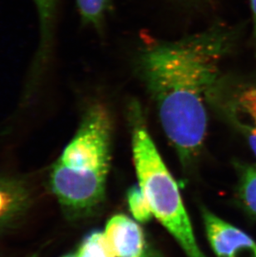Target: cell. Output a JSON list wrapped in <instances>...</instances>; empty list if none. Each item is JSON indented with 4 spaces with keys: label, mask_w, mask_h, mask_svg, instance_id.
<instances>
[{
    "label": "cell",
    "mask_w": 256,
    "mask_h": 257,
    "mask_svg": "<svg viewBox=\"0 0 256 257\" xmlns=\"http://www.w3.org/2000/svg\"><path fill=\"white\" fill-rule=\"evenodd\" d=\"M111 120L105 106L85 112L72 140L53 163L49 187L70 220L83 218L105 197L111 153Z\"/></svg>",
    "instance_id": "obj_2"
},
{
    "label": "cell",
    "mask_w": 256,
    "mask_h": 257,
    "mask_svg": "<svg viewBox=\"0 0 256 257\" xmlns=\"http://www.w3.org/2000/svg\"><path fill=\"white\" fill-rule=\"evenodd\" d=\"M103 234L116 257H143L147 252L143 229L126 215L112 216Z\"/></svg>",
    "instance_id": "obj_5"
},
{
    "label": "cell",
    "mask_w": 256,
    "mask_h": 257,
    "mask_svg": "<svg viewBox=\"0 0 256 257\" xmlns=\"http://www.w3.org/2000/svg\"><path fill=\"white\" fill-rule=\"evenodd\" d=\"M133 155L139 186L148 199L153 216L176 239L188 257H205L191 226L179 188L165 165L150 134L142 122L139 111L133 110Z\"/></svg>",
    "instance_id": "obj_3"
},
{
    "label": "cell",
    "mask_w": 256,
    "mask_h": 257,
    "mask_svg": "<svg viewBox=\"0 0 256 257\" xmlns=\"http://www.w3.org/2000/svg\"><path fill=\"white\" fill-rule=\"evenodd\" d=\"M76 257H116L106 242L103 232L92 231L82 240Z\"/></svg>",
    "instance_id": "obj_10"
},
{
    "label": "cell",
    "mask_w": 256,
    "mask_h": 257,
    "mask_svg": "<svg viewBox=\"0 0 256 257\" xmlns=\"http://www.w3.org/2000/svg\"><path fill=\"white\" fill-rule=\"evenodd\" d=\"M82 20L89 25L98 26L107 6V0H77Z\"/></svg>",
    "instance_id": "obj_12"
},
{
    "label": "cell",
    "mask_w": 256,
    "mask_h": 257,
    "mask_svg": "<svg viewBox=\"0 0 256 257\" xmlns=\"http://www.w3.org/2000/svg\"><path fill=\"white\" fill-rule=\"evenodd\" d=\"M143 257H157L156 255H153L152 253L148 252V250H147V252H146L145 255Z\"/></svg>",
    "instance_id": "obj_14"
},
{
    "label": "cell",
    "mask_w": 256,
    "mask_h": 257,
    "mask_svg": "<svg viewBox=\"0 0 256 257\" xmlns=\"http://www.w3.org/2000/svg\"><path fill=\"white\" fill-rule=\"evenodd\" d=\"M32 203V192L25 181L0 177V231L16 225Z\"/></svg>",
    "instance_id": "obj_6"
},
{
    "label": "cell",
    "mask_w": 256,
    "mask_h": 257,
    "mask_svg": "<svg viewBox=\"0 0 256 257\" xmlns=\"http://www.w3.org/2000/svg\"><path fill=\"white\" fill-rule=\"evenodd\" d=\"M234 112L236 122L256 156V87L247 88L239 94Z\"/></svg>",
    "instance_id": "obj_7"
},
{
    "label": "cell",
    "mask_w": 256,
    "mask_h": 257,
    "mask_svg": "<svg viewBox=\"0 0 256 257\" xmlns=\"http://www.w3.org/2000/svg\"><path fill=\"white\" fill-rule=\"evenodd\" d=\"M238 194L244 208L256 218V164L242 171Z\"/></svg>",
    "instance_id": "obj_9"
},
{
    "label": "cell",
    "mask_w": 256,
    "mask_h": 257,
    "mask_svg": "<svg viewBox=\"0 0 256 257\" xmlns=\"http://www.w3.org/2000/svg\"><path fill=\"white\" fill-rule=\"evenodd\" d=\"M39 11L41 22L42 43L41 49L39 50V57L37 59V65L39 62L44 63L47 56V50L51 41L52 29L55 17L56 7L58 0H34Z\"/></svg>",
    "instance_id": "obj_8"
},
{
    "label": "cell",
    "mask_w": 256,
    "mask_h": 257,
    "mask_svg": "<svg viewBox=\"0 0 256 257\" xmlns=\"http://www.w3.org/2000/svg\"><path fill=\"white\" fill-rule=\"evenodd\" d=\"M127 201L129 210L135 220L144 223L153 218V211L139 185L133 186L129 189L127 192Z\"/></svg>",
    "instance_id": "obj_11"
},
{
    "label": "cell",
    "mask_w": 256,
    "mask_h": 257,
    "mask_svg": "<svg viewBox=\"0 0 256 257\" xmlns=\"http://www.w3.org/2000/svg\"><path fill=\"white\" fill-rule=\"evenodd\" d=\"M250 5H251L252 14L254 19V41L256 53V0H250Z\"/></svg>",
    "instance_id": "obj_13"
},
{
    "label": "cell",
    "mask_w": 256,
    "mask_h": 257,
    "mask_svg": "<svg viewBox=\"0 0 256 257\" xmlns=\"http://www.w3.org/2000/svg\"><path fill=\"white\" fill-rule=\"evenodd\" d=\"M205 232L216 257H256V242L215 214L203 211Z\"/></svg>",
    "instance_id": "obj_4"
},
{
    "label": "cell",
    "mask_w": 256,
    "mask_h": 257,
    "mask_svg": "<svg viewBox=\"0 0 256 257\" xmlns=\"http://www.w3.org/2000/svg\"><path fill=\"white\" fill-rule=\"evenodd\" d=\"M62 257H76L75 254H68V255H63Z\"/></svg>",
    "instance_id": "obj_15"
},
{
    "label": "cell",
    "mask_w": 256,
    "mask_h": 257,
    "mask_svg": "<svg viewBox=\"0 0 256 257\" xmlns=\"http://www.w3.org/2000/svg\"><path fill=\"white\" fill-rule=\"evenodd\" d=\"M229 46L222 29L173 42H149L141 70L154 98L165 134L183 162L195 158L205 140L209 104Z\"/></svg>",
    "instance_id": "obj_1"
}]
</instances>
